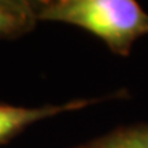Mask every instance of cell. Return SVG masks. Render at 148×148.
<instances>
[{
    "label": "cell",
    "instance_id": "cell-2",
    "mask_svg": "<svg viewBox=\"0 0 148 148\" xmlns=\"http://www.w3.org/2000/svg\"><path fill=\"white\" fill-rule=\"evenodd\" d=\"M118 95H110L104 97L96 99H75L60 104H45L38 107H23V106H12L0 103V145L7 144L19 133H22L30 125L40 122L47 118H53L56 115L71 112L81 108L101 103L107 99H115Z\"/></svg>",
    "mask_w": 148,
    "mask_h": 148
},
{
    "label": "cell",
    "instance_id": "cell-4",
    "mask_svg": "<svg viewBox=\"0 0 148 148\" xmlns=\"http://www.w3.org/2000/svg\"><path fill=\"white\" fill-rule=\"evenodd\" d=\"M85 148H148V123L119 127L84 145Z\"/></svg>",
    "mask_w": 148,
    "mask_h": 148
},
{
    "label": "cell",
    "instance_id": "cell-3",
    "mask_svg": "<svg viewBox=\"0 0 148 148\" xmlns=\"http://www.w3.org/2000/svg\"><path fill=\"white\" fill-rule=\"evenodd\" d=\"M38 18L34 1L0 0V40H15L30 33Z\"/></svg>",
    "mask_w": 148,
    "mask_h": 148
},
{
    "label": "cell",
    "instance_id": "cell-5",
    "mask_svg": "<svg viewBox=\"0 0 148 148\" xmlns=\"http://www.w3.org/2000/svg\"><path fill=\"white\" fill-rule=\"evenodd\" d=\"M77 148H85V147H84V145H81V147H77Z\"/></svg>",
    "mask_w": 148,
    "mask_h": 148
},
{
    "label": "cell",
    "instance_id": "cell-1",
    "mask_svg": "<svg viewBox=\"0 0 148 148\" xmlns=\"http://www.w3.org/2000/svg\"><path fill=\"white\" fill-rule=\"evenodd\" d=\"M34 8L38 21L81 27L122 56L148 34V12L134 0H40Z\"/></svg>",
    "mask_w": 148,
    "mask_h": 148
}]
</instances>
